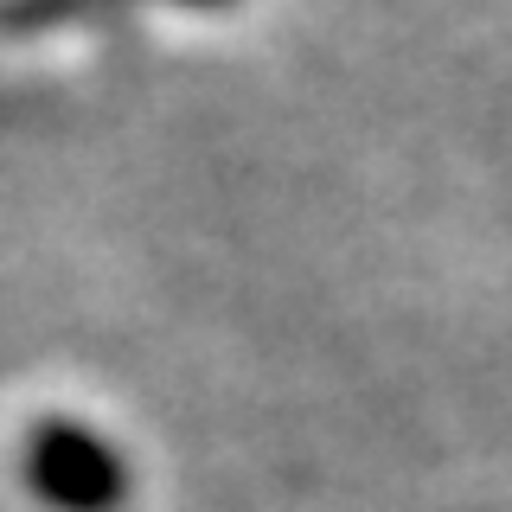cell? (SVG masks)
<instances>
[{"instance_id":"1","label":"cell","mask_w":512,"mask_h":512,"mask_svg":"<svg viewBox=\"0 0 512 512\" xmlns=\"http://www.w3.org/2000/svg\"><path fill=\"white\" fill-rule=\"evenodd\" d=\"M26 487L39 493L52 512H122L128 500V461L109 436H96L84 423H39L26 436Z\"/></svg>"}]
</instances>
